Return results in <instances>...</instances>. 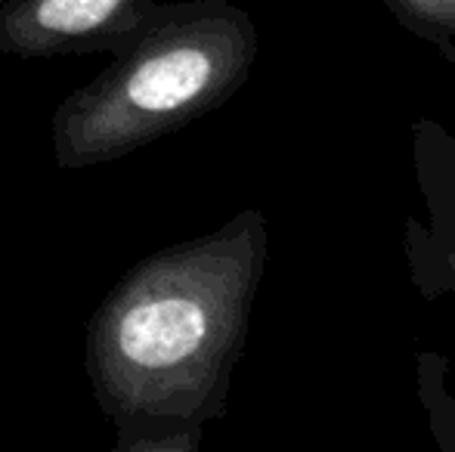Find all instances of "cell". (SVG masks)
<instances>
[{"mask_svg": "<svg viewBox=\"0 0 455 452\" xmlns=\"http://www.w3.org/2000/svg\"><path fill=\"white\" fill-rule=\"evenodd\" d=\"M156 0H0V53L19 59L124 47Z\"/></svg>", "mask_w": 455, "mask_h": 452, "instance_id": "4", "label": "cell"}, {"mask_svg": "<svg viewBox=\"0 0 455 452\" xmlns=\"http://www.w3.org/2000/svg\"><path fill=\"white\" fill-rule=\"evenodd\" d=\"M415 180L425 195L427 224L409 220L406 248L412 279L425 295L455 297V139L446 127L419 121L412 133ZM434 437L455 449V391L427 400Z\"/></svg>", "mask_w": 455, "mask_h": 452, "instance_id": "3", "label": "cell"}, {"mask_svg": "<svg viewBox=\"0 0 455 452\" xmlns=\"http://www.w3.org/2000/svg\"><path fill=\"white\" fill-rule=\"evenodd\" d=\"M258 50V28L233 0L156 4L112 62L56 106L53 164L115 162L220 109L245 87Z\"/></svg>", "mask_w": 455, "mask_h": 452, "instance_id": "2", "label": "cell"}, {"mask_svg": "<svg viewBox=\"0 0 455 452\" xmlns=\"http://www.w3.org/2000/svg\"><path fill=\"white\" fill-rule=\"evenodd\" d=\"M409 31L455 66V0H381Z\"/></svg>", "mask_w": 455, "mask_h": 452, "instance_id": "5", "label": "cell"}, {"mask_svg": "<svg viewBox=\"0 0 455 452\" xmlns=\"http://www.w3.org/2000/svg\"><path fill=\"white\" fill-rule=\"evenodd\" d=\"M270 229L258 208L133 264L96 304L84 338L112 452H196L227 412Z\"/></svg>", "mask_w": 455, "mask_h": 452, "instance_id": "1", "label": "cell"}]
</instances>
